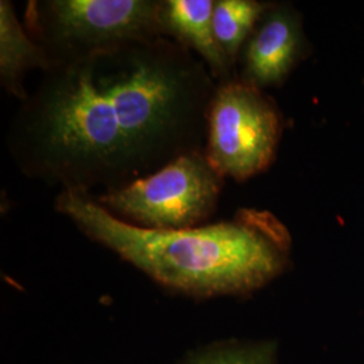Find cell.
I'll list each match as a JSON object with an SVG mask.
<instances>
[{"label": "cell", "instance_id": "cell-1", "mask_svg": "<svg viewBox=\"0 0 364 364\" xmlns=\"http://www.w3.org/2000/svg\"><path fill=\"white\" fill-rule=\"evenodd\" d=\"M216 87L205 63L173 39L135 41L43 72L6 146L28 178L112 192L205 149Z\"/></svg>", "mask_w": 364, "mask_h": 364}, {"label": "cell", "instance_id": "cell-2", "mask_svg": "<svg viewBox=\"0 0 364 364\" xmlns=\"http://www.w3.org/2000/svg\"><path fill=\"white\" fill-rule=\"evenodd\" d=\"M55 210L156 285L197 301L247 297L291 263L290 232L270 210L239 209L230 220L180 231L134 227L91 196L68 191L57 196Z\"/></svg>", "mask_w": 364, "mask_h": 364}, {"label": "cell", "instance_id": "cell-3", "mask_svg": "<svg viewBox=\"0 0 364 364\" xmlns=\"http://www.w3.org/2000/svg\"><path fill=\"white\" fill-rule=\"evenodd\" d=\"M25 22L52 66L164 37L159 0H30Z\"/></svg>", "mask_w": 364, "mask_h": 364}, {"label": "cell", "instance_id": "cell-4", "mask_svg": "<svg viewBox=\"0 0 364 364\" xmlns=\"http://www.w3.org/2000/svg\"><path fill=\"white\" fill-rule=\"evenodd\" d=\"M224 180L203 150L180 156L139 181L91 197L117 220L134 227L180 231L208 224Z\"/></svg>", "mask_w": 364, "mask_h": 364}, {"label": "cell", "instance_id": "cell-5", "mask_svg": "<svg viewBox=\"0 0 364 364\" xmlns=\"http://www.w3.org/2000/svg\"><path fill=\"white\" fill-rule=\"evenodd\" d=\"M282 130L273 99L236 75L218 82L207 115L204 153L224 178L247 181L272 166Z\"/></svg>", "mask_w": 364, "mask_h": 364}, {"label": "cell", "instance_id": "cell-6", "mask_svg": "<svg viewBox=\"0 0 364 364\" xmlns=\"http://www.w3.org/2000/svg\"><path fill=\"white\" fill-rule=\"evenodd\" d=\"M308 54L299 11L287 3H270L242 49L239 77L259 90L281 87Z\"/></svg>", "mask_w": 364, "mask_h": 364}, {"label": "cell", "instance_id": "cell-7", "mask_svg": "<svg viewBox=\"0 0 364 364\" xmlns=\"http://www.w3.org/2000/svg\"><path fill=\"white\" fill-rule=\"evenodd\" d=\"M215 0H159L162 34L195 53L218 82L235 77V66L216 39L212 23Z\"/></svg>", "mask_w": 364, "mask_h": 364}, {"label": "cell", "instance_id": "cell-8", "mask_svg": "<svg viewBox=\"0 0 364 364\" xmlns=\"http://www.w3.org/2000/svg\"><path fill=\"white\" fill-rule=\"evenodd\" d=\"M52 64L45 50L31 38L16 18L13 3L0 1V84L21 103L28 96L23 85L30 70L46 72Z\"/></svg>", "mask_w": 364, "mask_h": 364}, {"label": "cell", "instance_id": "cell-9", "mask_svg": "<svg viewBox=\"0 0 364 364\" xmlns=\"http://www.w3.org/2000/svg\"><path fill=\"white\" fill-rule=\"evenodd\" d=\"M269 6V1L257 0H215L213 31L223 52L235 68L243 46Z\"/></svg>", "mask_w": 364, "mask_h": 364}, {"label": "cell", "instance_id": "cell-10", "mask_svg": "<svg viewBox=\"0 0 364 364\" xmlns=\"http://www.w3.org/2000/svg\"><path fill=\"white\" fill-rule=\"evenodd\" d=\"M177 364H278V343L275 340H216L188 352Z\"/></svg>", "mask_w": 364, "mask_h": 364}]
</instances>
